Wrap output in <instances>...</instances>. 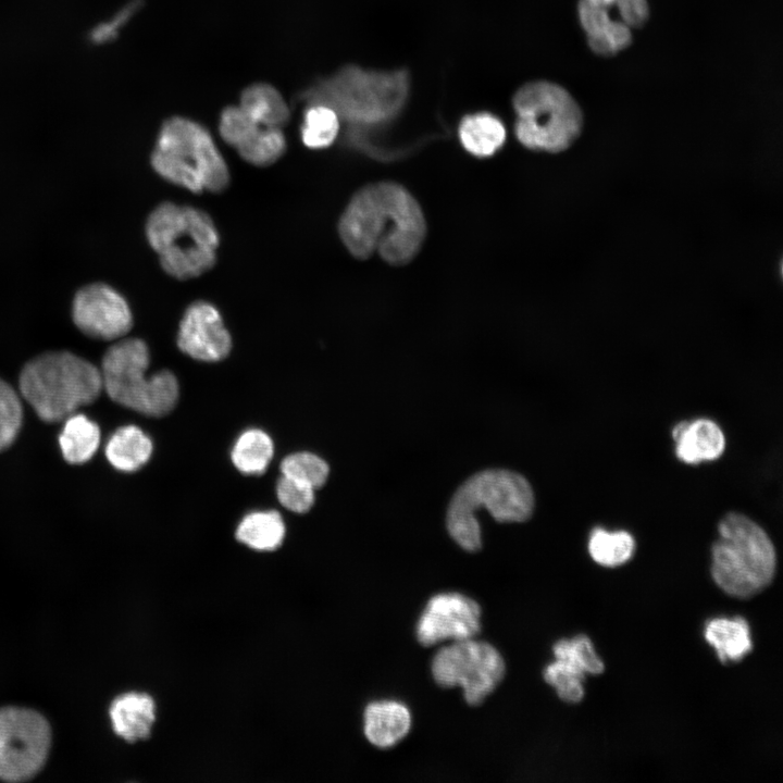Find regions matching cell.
I'll list each match as a JSON object with an SVG mask.
<instances>
[{"instance_id": "obj_1", "label": "cell", "mask_w": 783, "mask_h": 783, "mask_svg": "<svg viewBox=\"0 0 783 783\" xmlns=\"http://www.w3.org/2000/svg\"><path fill=\"white\" fill-rule=\"evenodd\" d=\"M340 239L357 259L377 252L391 265L409 263L419 252L426 223L414 197L401 185L381 182L355 194L340 216Z\"/></svg>"}, {"instance_id": "obj_2", "label": "cell", "mask_w": 783, "mask_h": 783, "mask_svg": "<svg viewBox=\"0 0 783 783\" xmlns=\"http://www.w3.org/2000/svg\"><path fill=\"white\" fill-rule=\"evenodd\" d=\"M410 89L408 71H373L346 65L304 90L306 103L331 107L353 126L385 123L405 107Z\"/></svg>"}, {"instance_id": "obj_3", "label": "cell", "mask_w": 783, "mask_h": 783, "mask_svg": "<svg viewBox=\"0 0 783 783\" xmlns=\"http://www.w3.org/2000/svg\"><path fill=\"white\" fill-rule=\"evenodd\" d=\"M483 507L499 522H523L533 512V489L525 477L509 470H484L469 477L453 494L446 515L450 536L468 551L481 548L474 513Z\"/></svg>"}, {"instance_id": "obj_4", "label": "cell", "mask_w": 783, "mask_h": 783, "mask_svg": "<svg viewBox=\"0 0 783 783\" xmlns=\"http://www.w3.org/2000/svg\"><path fill=\"white\" fill-rule=\"evenodd\" d=\"M100 370L70 351H49L23 368L20 390L38 417L59 422L94 402L102 389Z\"/></svg>"}, {"instance_id": "obj_5", "label": "cell", "mask_w": 783, "mask_h": 783, "mask_svg": "<svg viewBox=\"0 0 783 783\" xmlns=\"http://www.w3.org/2000/svg\"><path fill=\"white\" fill-rule=\"evenodd\" d=\"M151 165L167 182L192 192H221L229 183L227 164L210 133L184 116L162 124Z\"/></svg>"}, {"instance_id": "obj_6", "label": "cell", "mask_w": 783, "mask_h": 783, "mask_svg": "<svg viewBox=\"0 0 783 783\" xmlns=\"http://www.w3.org/2000/svg\"><path fill=\"white\" fill-rule=\"evenodd\" d=\"M146 235L162 269L174 278L200 276L215 264L219 234L202 210L163 202L150 213Z\"/></svg>"}, {"instance_id": "obj_7", "label": "cell", "mask_w": 783, "mask_h": 783, "mask_svg": "<svg viewBox=\"0 0 783 783\" xmlns=\"http://www.w3.org/2000/svg\"><path fill=\"white\" fill-rule=\"evenodd\" d=\"M712 547L711 575L716 584L735 598H749L765 589L775 572L774 546L753 520L728 513L718 525Z\"/></svg>"}, {"instance_id": "obj_8", "label": "cell", "mask_w": 783, "mask_h": 783, "mask_svg": "<svg viewBox=\"0 0 783 783\" xmlns=\"http://www.w3.org/2000/svg\"><path fill=\"white\" fill-rule=\"evenodd\" d=\"M514 130L521 145L535 151L559 153L580 137L584 114L575 98L561 85L533 80L513 96Z\"/></svg>"}, {"instance_id": "obj_9", "label": "cell", "mask_w": 783, "mask_h": 783, "mask_svg": "<svg viewBox=\"0 0 783 783\" xmlns=\"http://www.w3.org/2000/svg\"><path fill=\"white\" fill-rule=\"evenodd\" d=\"M148 366L149 350L144 340H119L102 358V386L121 406L146 415L162 417L172 411L178 400V382L166 370L146 378Z\"/></svg>"}, {"instance_id": "obj_10", "label": "cell", "mask_w": 783, "mask_h": 783, "mask_svg": "<svg viewBox=\"0 0 783 783\" xmlns=\"http://www.w3.org/2000/svg\"><path fill=\"white\" fill-rule=\"evenodd\" d=\"M499 651L486 642L473 638L455 641L434 656L432 673L443 687L461 686L469 705H480L499 684L505 674Z\"/></svg>"}, {"instance_id": "obj_11", "label": "cell", "mask_w": 783, "mask_h": 783, "mask_svg": "<svg viewBox=\"0 0 783 783\" xmlns=\"http://www.w3.org/2000/svg\"><path fill=\"white\" fill-rule=\"evenodd\" d=\"M51 743L48 721L26 708L0 709V779L21 782L42 768Z\"/></svg>"}, {"instance_id": "obj_12", "label": "cell", "mask_w": 783, "mask_h": 783, "mask_svg": "<svg viewBox=\"0 0 783 783\" xmlns=\"http://www.w3.org/2000/svg\"><path fill=\"white\" fill-rule=\"evenodd\" d=\"M72 318L84 334L104 340L123 337L133 324L125 298L104 283H91L78 289L72 303Z\"/></svg>"}, {"instance_id": "obj_13", "label": "cell", "mask_w": 783, "mask_h": 783, "mask_svg": "<svg viewBox=\"0 0 783 783\" xmlns=\"http://www.w3.org/2000/svg\"><path fill=\"white\" fill-rule=\"evenodd\" d=\"M478 604L460 593H439L426 604L417 624L418 641L432 646L442 641L473 638L481 627Z\"/></svg>"}, {"instance_id": "obj_14", "label": "cell", "mask_w": 783, "mask_h": 783, "mask_svg": "<svg viewBox=\"0 0 783 783\" xmlns=\"http://www.w3.org/2000/svg\"><path fill=\"white\" fill-rule=\"evenodd\" d=\"M177 346L187 356L204 362L227 357L232 338L217 309L209 302H192L179 323Z\"/></svg>"}, {"instance_id": "obj_15", "label": "cell", "mask_w": 783, "mask_h": 783, "mask_svg": "<svg viewBox=\"0 0 783 783\" xmlns=\"http://www.w3.org/2000/svg\"><path fill=\"white\" fill-rule=\"evenodd\" d=\"M621 1H577V18L587 46L598 57H614L633 42V30L624 22Z\"/></svg>"}, {"instance_id": "obj_16", "label": "cell", "mask_w": 783, "mask_h": 783, "mask_svg": "<svg viewBox=\"0 0 783 783\" xmlns=\"http://www.w3.org/2000/svg\"><path fill=\"white\" fill-rule=\"evenodd\" d=\"M109 717L113 732L125 743H148L159 722V701L151 692L128 691L112 700Z\"/></svg>"}, {"instance_id": "obj_17", "label": "cell", "mask_w": 783, "mask_h": 783, "mask_svg": "<svg viewBox=\"0 0 783 783\" xmlns=\"http://www.w3.org/2000/svg\"><path fill=\"white\" fill-rule=\"evenodd\" d=\"M411 728V713L406 705L396 700L370 703L363 713V732L366 739L380 747L389 748L400 742Z\"/></svg>"}, {"instance_id": "obj_18", "label": "cell", "mask_w": 783, "mask_h": 783, "mask_svg": "<svg viewBox=\"0 0 783 783\" xmlns=\"http://www.w3.org/2000/svg\"><path fill=\"white\" fill-rule=\"evenodd\" d=\"M673 438L678 458L689 464L719 458L725 446L721 428L708 419L679 423Z\"/></svg>"}, {"instance_id": "obj_19", "label": "cell", "mask_w": 783, "mask_h": 783, "mask_svg": "<svg viewBox=\"0 0 783 783\" xmlns=\"http://www.w3.org/2000/svg\"><path fill=\"white\" fill-rule=\"evenodd\" d=\"M236 540L248 549L270 554L278 550L286 537V525L275 510L246 514L235 531Z\"/></svg>"}, {"instance_id": "obj_20", "label": "cell", "mask_w": 783, "mask_h": 783, "mask_svg": "<svg viewBox=\"0 0 783 783\" xmlns=\"http://www.w3.org/2000/svg\"><path fill=\"white\" fill-rule=\"evenodd\" d=\"M458 134L463 148L480 158L493 156L506 141L502 122L488 112L465 115L459 124Z\"/></svg>"}, {"instance_id": "obj_21", "label": "cell", "mask_w": 783, "mask_h": 783, "mask_svg": "<svg viewBox=\"0 0 783 783\" xmlns=\"http://www.w3.org/2000/svg\"><path fill=\"white\" fill-rule=\"evenodd\" d=\"M239 107L258 124L265 127L283 128L289 120L287 102L276 88L257 83L244 89Z\"/></svg>"}, {"instance_id": "obj_22", "label": "cell", "mask_w": 783, "mask_h": 783, "mask_svg": "<svg viewBox=\"0 0 783 783\" xmlns=\"http://www.w3.org/2000/svg\"><path fill=\"white\" fill-rule=\"evenodd\" d=\"M152 453V442L137 426L119 428L108 440L105 456L117 470L133 472L145 465Z\"/></svg>"}, {"instance_id": "obj_23", "label": "cell", "mask_w": 783, "mask_h": 783, "mask_svg": "<svg viewBox=\"0 0 783 783\" xmlns=\"http://www.w3.org/2000/svg\"><path fill=\"white\" fill-rule=\"evenodd\" d=\"M705 638L721 662L739 661L753 647L748 623L742 617L712 619L706 625Z\"/></svg>"}, {"instance_id": "obj_24", "label": "cell", "mask_w": 783, "mask_h": 783, "mask_svg": "<svg viewBox=\"0 0 783 783\" xmlns=\"http://www.w3.org/2000/svg\"><path fill=\"white\" fill-rule=\"evenodd\" d=\"M62 455L71 464H82L92 458L100 444L98 425L83 414L66 418L59 437Z\"/></svg>"}, {"instance_id": "obj_25", "label": "cell", "mask_w": 783, "mask_h": 783, "mask_svg": "<svg viewBox=\"0 0 783 783\" xmlns=\"http://www.w3.org/2000/svg\"><path fill=\"white\" fill-rule=\"evenodd\" d=\"M273 453L274 446L271 437L261 430L251 428L237 438L231 458L241 473L259 475L266 470Z\"/></svg>"}, {"instance_id": "obj_26", "label": "cell", "mask_w": 783, "mask_h": 783, "mask_svg": "<svg viewBox=\"0 0 783 783\" xmlns=\"http://www.w3.org/2000/svg\"><path fill=\"white\" fill-rule=\"evenodd\" d=\"M235 149L248 163L268 166L284 154L286 138L282 128L258 125Z\"/></svg>"}, {"instance_id": "obj_27", "label": "cell", "mask_w": 783, "mask_h": 783, "mask_svg": "<svg viewBox=\"0 0 783 783\" xmlns=\"http://www.w3.org/2000/svg\"><path fill=\"white\" fill-rule=\"evenodd\" d=\"M340 119L331 107L322 103L307 104L301 124L302 142L311 149L331 146L337 138Z\"/></svg>"}, {"instance_id": "obj_28", "label": "cell", "mask_w": 783, "mask_h": 783, "mask_svg": "<svg viewBox=\"0 0 783 783\" xmlns=\"http://www.w3.org/2000/svg\"><path fill=\"white\" fill-rule=\"evenodd\" d=\"M635 549L632 535L625 531L608 532L594 529L588 540V551L595 562L605 567L625 563Z\"/></svg>"}, {"instance_id": "obj_29", "label": "cell", "mask_w": 783, "mask_h": 783, "mask_svg": "<svg viewBox=\"0 0 783 783\" xmlns=\"http://www.w3.org/2000/svg\"><path fill=\"white\" fill-rule=\"evenodd\" d=\"M552 650L557 660L567 662L585 674H600L605 670L602 660L597 656L591 639L584 634L571 639L558 641Z\"/></svg>"}, {"instance_id": "obj_30", "label": "cell", "mask_w": 783, "mask_h": 783, "mask_svg": "<svg viewBox=\"0 0 783 783\" xmlns=\"http://www.w3.org/2000/svg\"><path fill=\"white\" fill-rule=\"evenodd\" d=\"M281 472L282 475L315 489L326 482L330 468L327 463L316 455L311 452H296L283 459Z\"/></svg>"}, {"instance_id": "obj_31", "label": "cell", "mask_w": 783, "mask_h": 783, "mask_svg": "<svg viewBox=\"0 0 783 783\" xmlns=\"http://www.w3.org/2000/svg\"><path fill=\"white\" fill-rule=\"evenodd\" d=\"M545 681L555 687L566 703L575 704L584 697L585 673L561 660H555L544 670Z\"/></svg>"}, {"instance_id": "obj_32", "label": "cell", "mask_w": 783, "mask_h": 783, "mask_svg": "<svg viewBox=\"0 0 783 783\" xmlns=\"http://www.w3.org/2000/svg\"><path fill=\"white\" fill-rule=\"evenodd\" d=\"M23 420V408L16 391L0 378V451L16 438Z\"/></svg>"}, {"instance_id": "obj_33", "label": "cell", "mask_w": 783, "mask_h": 783, "mask_svg": "<svg viewBox=\"0 0 783 783\" xmlns=\"http://www.w3.org/2000/svg\"><path fill=\"white\" fill-rule=\"evenodd\" d=\"M278 501L286 509L297 512H307L314 504V488L282 475L276 485Z\"/></svg>"}, {"instance_id": "obj_34", "label": "cell", "mask_w": 783, "mask_h": 783, "mask_svg": "<svg viewBox=\"0 0 783 783\" xmlns=\"http://www.w3.org/2000/svg\"><path fill=\"white\" fill-rule=\"evenodd\" d=\"M141 0H132L124 5L115 15L99 25L90 32V40L94 44H103L113 40L119 30L133 17L140 8Z\"/></svg>"}, {"instance_id": "obj_35", "label": "cell", "mask_w": 783, "mask_h": 783, "mask_svg": "<svg viewBox=\"0 0 783 783\" xmlns=\"http://www.w3.org/2000/svg\"><path fill=\"white\" fill-rule=\"evenodd\" d=\"M621 4L624 22L632 30L645 26L650 16L648 0H622Z\"/></svg>"}]
</instances>
